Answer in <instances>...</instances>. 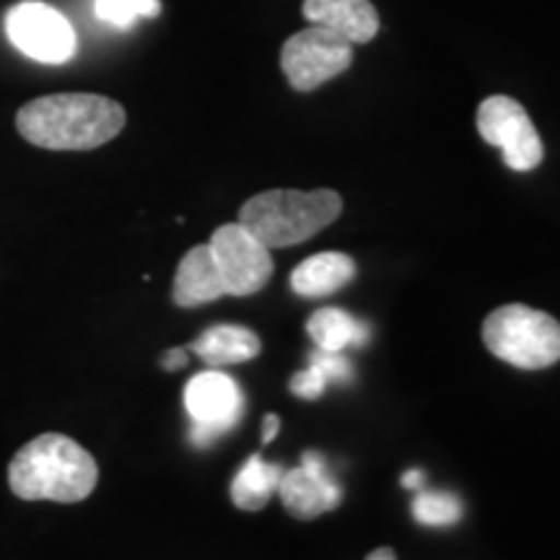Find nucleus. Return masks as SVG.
<instances>
[{
  "label": "nucleus",
  "instance_id": "f257e3e1",
  "mask_svg": "<svg viewBox=\"0 0 560 560\" xmlns=\"http://www.w3.org/2000/svg\"><path fill=\"white\" fill-rule=\"evenodd\" d=\"M122 104L100 94H52L19 109L21 138L47 151H94L120 136Z\"/></svg>",
  "mask_w": 560,
  "mask_h": 560
},
{
  "label": "nucleus",
  "instance_id": "f03ea898",
  "mask_svg": "<svg viewBox=\"0 0 560 560\" xmlns=\"http://www.w3.org/2000/svg\"><path fill=\"white\" fill-rule=\"evenodd\" d=\"M100 480L96 459L79 441L62 433H42L13 454L9 486L21 501L79 503Z\"/></svg>",
  "mask_w": 560,
  "mask_h": 560
},
{
  "label": "nucleus",
  "instance_id": "7ed1b4c3",
  "mask_svg": "<svg viewBox=\"0 0 560 560\" xmlns=\"http://www.w3.org/2000/svg\"><path fill=\"white\" fill-rule=\"evenodd\" d=\"M340 213L342 200L335 190H268L244 202L240 223L268 249H283L312 240Z\"/></svg>",
  "mask_w": 560,
  "mask_h": 560
},
{
  "label": "nucleus",
  "instance_id": "20e7f679",
  "mask_svg": "<svg viewBox=\"0 0 560 560\" xmlns=\"http://www.w3.org/2000/svg\"><path fill=\"white\" fill-rule=\"evenodd\" d=\"M482 340L495 359L516 369H548L560 361V325L550 314L509 304L482 322Z\"/></svg>",
  "mask_w": 560,
  "mask_h": 560
},
{
  "label": "nucleus",
  "instance_id": "39448f33",
  "mask_svg": "<svg viewBox=\"0 0 560 560\" xmlns=\"http://www.w3.org/2000/svg\"><path fill=\"white\" fill-rule=\"evenodd\" d=\"M5 34L26 58L60 66L75 55V32L58 9L42 0H21L5 13Z\"/></svg>",
  "mask_w": 560,
  "mask_h": 560
},
{
  "label": "nucleus",
  "instance_id": "423d86ee",
  "mask_svg": "<svg viewBox=\"0 0 560 560\" xmlns=\"http://www.w3.org/2000/svg\"><path fill=\"white\" fill-rule=\"evenodd\" d=\"M185 408L192 418V444L208 446L240 423L244 392L234 376L223 374L221 369H210L187 382Z\"/></svg>",
  "mask_w": 560,
  "mask_h": 560
},
{
  "label": "nucleus",
  "instance_id": "0eeeda50",
  "mask_svg": "<svg viewBox=\"0 0 560 560\" xmlns=\"http://www.w3.org/2000/svg\"><path fill=\"white\" fill-rule=\"evenodd\" d=\"M226 285V296H252L272 278V255L240 221L215 229L208 242Z\"/></svg>",
  "mask_w": 560,
  "mask_h": 560
},
{
  "label": "nucleus",
  "instance_id": "6e6552de",
  "mask_svg": "<svg viewBox=\"0 0 560 560\" xmlns=\"http://www.w3.org/2000/svg\"><path fill=\"white\" fill-rule=\"evenodd\" d=\"M353 62V45L338 34L310 26L296 32L280 50V68L296 91H314Z\"/></svg>",
  "mask_w": 560,
  "mask_h": 560
},
{
  "label": "nucleus",
  "instance_id": "1a4fd4ad",
  "mask_svg": "<svg viewBox=\"0 0 560 560\" xmlns=\"http://www.w3.org/2000/svg\"><path fill=\"white\" fill-rule=\"evenodd\" d=\"M478 132L486 143L501 149L503 161L514 172H532L545 156L542 140L527 109L511 96H488L480 104Z\"/></svg>",
  "mask_w": 560,
  "mask_h": 560
},
{
  "label": "nucleus",
  "instance_id": "9d476101",
  "mask_svg": "<svg viewBox=\"0 0 560 560\" xmlns=\"http://www.w3.org/2000/svg\"><path fill=\"white\" fill-rule=\"evenodd\" d=\"M278 495L285 511L296 520H317L327 511L340 506V486L327 472L322 454L306 452L299 467L283 472L278 486Z\"/></svg>",
  "mask_w": 560,
  "mask_h": 560
},
{
  "label": "nucleus",
  "instance_id": "9b49d317",
  "mask_svg": "<svg viewBox=\"0 0 560 560\" xmlns=\"http://www.w3.org/2000/svg\"><path fill=\"white\" fill-rule=\"evenodd\" d=\"M304 19L350 45H369L380 34V13L371 0H304Z\"/></svg>",
  "mask_w": 560,
  "mask_h": 560
},
{
  "label": "nucleus",
  "instance_id": "f8f14e48",
  "mask_svg": "<svg viewBox=\"0 0 560 560\" xmlns=\"http://www.w3.org/2000/svg\"><path fill=\"white\" fill-rule=\"evenodd\" d=\"M221 296H226V285H223L219 265L213 260V252L208 244L192 247L182 257L177 276H174V304L182 310H192V306L219 301Z\"/></svg>",
  "mask_w": 560,
  "mask_h": 560
},
{
  "label": "nucleus",
  "instance_id": "ddd939ff",
  "mask_svg": "<svg viewBox=\"0 0 560 560\" xmlns=\"http://www.w3.org/2000/svg\"><path fill=\"white\" fill-rule=\"evenodd\" d=\"M355 262L346 252H319L291 272V289L304 299H322L340 291L355 278Z\"/></svg>",
  "mask_w": 560,
  "mask_h": 560
},
{
  "label": "nucleus",
  "instance_id": "4468645a",
  "mask_svg": "<svg viewBox=\"0 0 560 560\" xmlns=\"http://www.w3.org/2000/svg\"><path fill=\"white\" fill-rule=\"evenodd\" d=\"M260 338L249 327L215 325L192 342V353L210 369H223L231 363H244L260 355Z\"/></svg>",
  "mask_w": 560,
  "mask_h": 560
},
{
  "label": "nucleus",
  "instance_id": "2eb2a0df",
  "mask_svg": "<svg viewBox=\"0 0 560 560\" xmlns=\"http://www.w3.org/2000/svg\"><path fill=\"white\" fill-rule=\"evenodd\" d=\"M283 467L265 462L262 454H255L244 462V467L236 472L231 482V501L242 511H260L270 503L272 495L278 493L280 478H283Z\"/></svg>",
  "mask_w": 560,
  "mask_h": 560
},
{
  "label": "nucleus",
  "instance_id": "dca6fc26",
  "mask_svg": "<svg viewBox=\"0 0 560 560\" xmlns=\"http://www.w3.org/2000/svg\"><path fill=\"white\" fill-rule=\"evenodd\" d=\"M306 332L319 350L342 353L350 346H363L369 340V325L350 317L342 310H319L306 322Z\"/></svg>",
  "mask_w": 560,
  "mask_h": 560
},
{
  "label": "nucleus",
  "instance_id": "f3484780",
  "mask_svg": "<svg viewBox=\"0 0 560 560\" xmlns=\"http://www.w3.org/2000/svg\"><path fill=\"white\" fill-rule=\"evenodd\" d=\"M350 376H353V366L346 355L317 348V353H312L310 366L291 380V392L301 400H317L332 382H348Z\"/></svg>",
  "mask_w": 560,
  "mask_h": 560
},
{
  "label": "nucleus",
  "instance_id": "a211bd4d",
  "mask_svg": "<svg viewBox=\"0 0 560 560\" xmlns=\"http://www.w3.org/2000/svg\"><path fill=\"white\" fill-rule=\"evenodd\" d=\"M465 514L462 501L446 490H420L412 501V516L425 527H452Z\"/></svg>",
  "mask_w": 560,
  "mask_h": 560
},
{
  "label": "nucleus",
  "instance_id": "6ab92c4d",
  "mask_svg": "<svg viewBox=\"0 0 560 560\" xmlns=\"http://www.w3.org/2000/svg\"><path fill=\"white\" fill-rule=\"evenodd\" d=\"M94 11L117 30H128L138 19H156L161 0H94Z\"/></svg>",
  "mask_w": 560,
  "mask_h": 560
},
{
  "label": "nucleus",
  "instance_id": "aec40b11",
  "mask_svg": "<svg viewBox=\"0 0 560 560\" xmlns=\"http://www.w3.org/2000/svg\"><path fill=\"white\" fill-rule=\"evenodd\" d=\"M187 350L185 348H174V350H166L164 359H161V366H164L166 371H179L187 366Z\"/></svg>",
  "mask_w": 560,
  "mask_h": 560
},
{
  "label": "nucleus",
  "instance_id": "412c9836",
  "mask_svg": "<svg viewBox=\"0 0 560 560\" xmlns=\"http://www.w3.org/2000/svg\"><path fill=\"white\" fill-rule=\"evenodd\" d=\"M278 431H280V418H278V416H265V423H262V444H270V441L278 436Z\"/></svg>",
  "mask_w": 560,
  "mask_h": 560
},
{
  "label": "nucleus",
  "instance_id": "4be33fe9",
  "mask_svg": "<svg viewBox=\"0 0 560 560\" xmlns=\"http://www.w3.org/2000/svg\"><path fill=\"white\" fill-rule=\"evenodd\" d=\"M423 480H425V475L420 470H410V472L402 475V486L410 488V490H418L420 486H423Z\"/></svg>",
  "mask_w": 560,
  "mask_h": 560
},
{
  "label": "nucleus",
  "instance_id": "5701e85b",
  "mask_svg": "<svg viewBox=\"0 0 560 560\" xmlns=\"http://www.w3.org/2000/svg\"><path fill=\"white\" fill-rule=\"evenodd\" d=\"M366 560H397V556L392 548H376L374 552H369Z\"/></svg>",
  "mask_w": 560,
  "mask_h": 560
}]
</instances>
